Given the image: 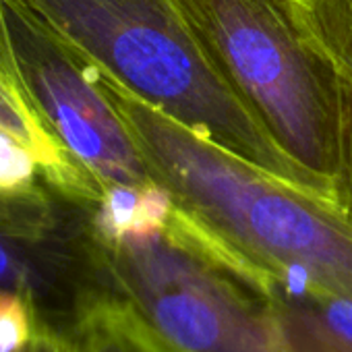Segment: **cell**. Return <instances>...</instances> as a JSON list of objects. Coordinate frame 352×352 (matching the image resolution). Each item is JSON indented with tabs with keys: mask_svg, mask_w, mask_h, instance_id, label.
Here are the masks:
<instances>
[{
	"mask_svg": "<svg viewBox=\"0 0 352 352\" xmlns=\"http://www.w3.org/2000/svg\"><path fill=\"white\" fill-rule=\"evenodd\" d=\"M98 81L153 185L253 276L352 294V220L331 199L204 139L100 71Z\"/></svg>",
	"mask_w": 352,
	"mask_h": 352,
	"instance_id": "1",
	"label": "cell"
},
{
	"mask_svg": "<svg viewBox=\"0 0 352 352\" xmlns=\"http://www.w3.org/2000/svg\"><path fill=\"white\" fill-rule=\"evenodd\" d=\"M89 222L106 292L172 352H292L253 274L157 187L106 191Z\"/></svg>",
	"mask_w": 352,
	"mask_h": 352,
	"instance_id": "2",
	"label": "cell"
},
{
	"mask_svg": "<svg viewBox=\"0 0 352 352\" xmlns=\"http://www.w3.org/2000/svg\"><path fill=\"white\" fill-rule=\"evenodd\" d=\"M21 3L147 106L278 179L321 195L212 71L170 0Z\"/></svg>",
	"mask_w": 352,
	"mask_h": 352,
	"instance_id": "3",
	"label": "cell"
},
{
	"mask_svg": "<svg viewBox=\"0 0 352 352\" xmlns=\"http://www.w3.org/2000/svg\"><path fill=\"white\" fill-rule=\"evenodd\" d=\"M204 58L265 137L331 199L338 94L298 0H170Z\"/></svg>",
	"mask_w": 352,
	"mask_h": 352,
	"instance_id": "4",
	"label": "cell"
},
{
	"mask_svg": "<svg viewBox=\"0 0 352 352\" xmlns=\"http://www.w3.org/2000/svg\"><path fill=\"white\" fill-rule=\"evenodd\" d=\"M13 56L34 110L104 191H151V176L98 71L21 0H5Z\"/></svg>",
	"mask_w": 352,
	"mask_h": 352,
	"instance_id": "5",
	"label": "cell"
},
{
	"mask_svg": "<svg viewBox=\"0 0 352 352\" xmlns=\"http://www.w3.org/2000/svg\"><path fill=\"white\" fill-rule=\"evenodd\" d=\"M91 210L56 191L0 204V290L28 294L46 325L67 336L83 309L106 292Z\"/></svg>",
	"mask_w": 352,
	"mask_h": 352,
	"instance_id": "6",
	"label": "cell"
},
{
	"mask_svg": "<svg viewBox=\"0 0 352 352\" xmlns=\"http://www.w3.org/2000/svg\"><path fill=\"white\" fill-rule=\"evenodd\" d=\"M292 352H352V294L300 280L255 276Z\"/></svg>",
	"mask_w": 352,
	"mask_h": 352,
	"instance_id": "7",
	"label": "cell"
},
{
	"mask_svg": "<svg viewBox=\"0 0 352 352\" xmlns=\"http://www.w3.org/2000/svg\"><path fill=\"white\" fill-rule=\"evenodd\" d=\"M329 58L338 94V174L331 201L352 220V0H298Z\"/></svg>",
	"mask_w": 352,
	"mask_h": 352,
	"instance_id": "8",
	"label": "cell"
},
{
	"mask_svg": "<svg viewBox=\"0 0 352 352\" xmlns=\"http://www.w3.org/2000/svg\"><path fill=\"white\" fill-rule=\"evenodd\" d=\"M75 352H172L120 298L104 292L71 329Z\"/></svg>",
	"mask_w": 352,
	"mask_h": 352,
	"instance_id": "9",
	"label": "cell"
},
{
	"mask_svg": "<svg viewBox=\"0 0 352 352\" xmlns=\"http://www.w3.org/2000/svg\"><path fill=\"white\" fill-rule=\"evenodd\" d=\"M46 325L36 302L15 290H0V352H21Z\"/></svg>",
	"mask_w": 352,
	"mask_h": 352,
	"instance_id": "10",
	"label": "cell"
},
{
	"mask_svg": "<svg viewBox=\"0 0 352 352\" xmlns=\"http://www.w3.org/2000/svg\"><path fill=\"white\" fill-rule=\"evenodd\" d=\"M0 81H3L11 91L13 96L25 104L28 108L34 110L32 102H30V96L25 91V85L21 81V75H19V69H17V63H15V56H13V48H11V42H9V32H7V23H5V0H0ZM36 112V110H34ZM38 114V112H36ZM40 116V114H38Z\"/></svg>",
	"mask_w": 352,
	"mask_h": 352,
	"instance_id": "11",
	"label": "cell"
},
{
	"mask_svg": "<svg viewBox=\"0 0 352 352\" xmlns=\"http://www.w3.org/2000/svg\"><path fill=\"white\" fill-rule=\"evenodd\" d=\"M21 352H75V346H73L71 336L54 327H44L36 336V340Z\"/></svg>",
	"mask_w": 352,
	"mask_h": 352,
	"instance_id": "12",
	"label": "cell"
}]
</instances>
